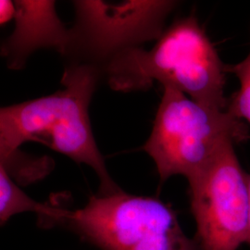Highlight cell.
<instances>
[{
  "mask_svg": "<svg viewBox=\"0 0 250 250\" xmlns=\"http://www.w3.org/2000/svg\"><path fill=\"white\" fill-rule=\"evenodd\" d=\"M63 208L36 201L24 193L2 166H0V223L6 224L15 215L33 212L41 225L54 226Z\"/></svg>",
  "mask_w": 250,
  "mask_h": 250,
  "instance_id": "ba28073f",
  "label": "cell"
},
{
  "mask_svg": "<svg viewBox=\"0 0 250 250\" xmlns=\"http://www.w3.org/2000/svg\"><path fill=\"white\" fill-rule=\"evenodd\" d=\"M101 71L108 85L118 92L146 90L159 82L200 104L228 109L224 96L227 64L194 16L175 21L151 49L140 46L127 50Z\"/></svg>",
  "mask_w": 250,
  "mask_h": 250,
  "instance_id": "7a4b0ae2",
  "label": "cell"
},
{
  "mask_svg": "<svg viewBox=\"0 0 250 250\" xmlns=\"http://www.w3.org/2000/svg\"><path fill=\"white\" fill-rule=\"evenodd\" d=\"M55 225L68 227L101 250H200L170 206L123 190L92 196L75 210L64 208Z\"/></svg>",
  "mask_w": 250,
  "mask_h": 250,
  "instance_id": "277c9868",
  "label": "cell"
},
{
  "mask_svg": "<svg viewBox=\"0 0 250 250\" xmlns=\"http://www.w3.org/2000/svg\"><path fill=\"white\" fill-rule=\"evenodd\" d=\"M227 72L237 77L240 85L228 99V110L250 127V51L241 62L227 64Z\"/></svg>",
  "mask_w": 250,
  "mask_h": 250,
  "instance_id": "9c48e42d",
  "label": "cell"
},
{
  "mask_svg": "<svg viewBox=\"0 0 250 250\" xmlns=\"http://www.w3.org/2000/svg\"><path fill=\"white\" fill-rule=\"evenodd\" d=\"M15 11L14 1L10 0H1L0 1V22L5 24L13 19Z\"/></svg>",
  "mask_w": 250,
  "mask_h": 250,
  "instance_id": "30bf717a",
  "label": "cell"
},
{
  "mask_svg": "<svg viewBox=\"0 0 250 250\" xmlns=\"http://www.w3.org/2000/svg\"><path fill=\"white\" fill-rule=\"evenodd\" d=\"M250 138V126L228 109L200 104L163 86L151 134L143 149L155 162L161 184L174 175L189 179L229 146Z\"/></svg>",
  "mask_w": 250,
  "mask_h": 250,
  "instance_id": "3957f363",
  "label": "cell"
},
{
  "mask_svg": "<svg viewBox=\"0 0 250 250\" xmlns=\"http://www.w3.org/2000/svg\"><path fill=\"white\" fill-rule=\"evenodd\" d=\"M100 72L93 65L72 63L63 73L62 89L2 107L0 161L18 151L24 142H40L95 170L99 179V195L121 191L107 171L90 122V102Z\"/></svg>",
  "mask_w": 250,
  "mask_h": 250,
  "instance_id": "6da1fadb",
  "label": "cell"
},
{
  "mask_svg": "<svg viewBox=\"0 0 250 250\" xmlns=\"http://www.w3.org/2000/svg\"><path fill=\"white\" fill-rule=\"evenodd\" d=\"M194 236L200 250H238L248 243L249 174L229 146L188 179Z\"/></svg>",
  "mask_w": 250,
  "mask_h": 250,
  "instance_id": "8992f818",
  "label": "cell"
},
{
  "mask_svg": "<svg viewBox=\"0 0 250 250\" xmlns=\"http://www.w3.org/2000/svg\"><path fill=\"white\" fill-rule=\"evenodd\" d=\"M14 6V30L1 45L9 69L21 70L32 54L44 48L66 56L71 33L59 17L55 1L16 0Z\"/></svg>",
  "mask_w": 250,
  "mask_h": 250,
  "instance_id": "52a82bcc",
  "label": "cell"
},
{
  "mask_svg": "<svg viewBox=\"0 0 250 250\" xmlns=\"http://www.w3.org/2000/svg\"><path fill=\"white\" fill-rule=\"evenodd\" d=\"M73 6L76 20L66 56L74 59L72 63L102 68L120 54L157 41L177 2L79 0Z\"/></svg>",
  "mask_w": 250,
  "mask_h": 250,
  "instance_id": "5b68a950",
  "label": "cell"
},
{
  "mask_svg": "<svg viewBox=\"0 0 250 250\" xmlns=\"http://www.w3.org/2000/svg\"><path fill=\"white\" fill-rule=\"evenodd\" d=\"M249 189H250V208H249V231H248V244L250 246V174L249 175Z\"/></svg>",
  "mask_w": 250,
  "mask_h": 250,
  "instance_id": "8fae6325",
  "label": "cell"
}]
</instances>
